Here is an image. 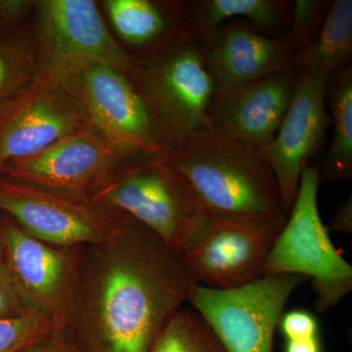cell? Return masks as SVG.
<instances>
[{"label":"cell","mask_w":352,"mask_h":352,"mask_svg":"<svg viewBox=\"0 0 352 352\" xmlns=\"http://www.w3.org/2000/svg\"><path fill=\"white\" fill-rule=\"evenodd\" d=\"M0 210L36 239L62 248L106 244L131 219L90 197L6 177L0 178Z\"/></svg>","instance_id":"8"},{"label":"cell","mask_w":352,"mask_h":352,"mask_svg":"<svg viewBox=\"0 0 352 352\" xmlns=\"http://www.w3.org/2000/svg\"><path fill=\"white\" fill-rule=\"evenodd\" d=\"M88 129L87 116L69 90L38 75L0 104V168Z\"/></svg>","instance_id":"11"},{"label":"cell","mask_w":352,"mask_h":352,"mask_svg":"<svg viewBox=\"0 0 352 352\" xmlns=\"http://www.w3.org/2000/svg\"><path fill=\"white\" fill-rule=\"evenodd\" d=\"M287 215L245 217L207 212L193 239L179 254L198 286L229 289L263 276L264 265Z\"/></svg>","instance_id":"6"},{"label":"cell","mask_w":352,"mask_h":352,"mask_svg":"<svg viewBox=\"0 0 352 352\" xmlns=\"http://www.w3.org/2000/svg\"><path fill=\"white\" fill-rule=\"evenodd\" d=\"M326 103L332 113L333 135L320 168L319 182L352 178V68L329 76Z\"/></svg>","instance_id":"19"},{"label":"cell","mask_w":352,"mask_h":352,"mask_svg":"<svg viewBox=\"0 0 352 352\" xmlns=\"http://www.w3.org/2000/svg\"><path fill=\"white\" fill-rule=\"evenodd\" d=\"M19 352H87L65 333V329L25 347Z\"/></svg>","instance_id":"27"},{"label":"cell","mask_w":352,"mask_h":352,"mask_svg":"<svg viewBox=\"0 0 352 352\" xmlns=\"http://www.w3.org/2000/svg\"><path fill=\"white\" fill-rule=\"evenodd\" d=\"M3 258H4L3 239H2V232H0V261H3Z\"/></svg>","instance_id":"31"},{"label":"cell","mask_w":352,"mask_h":352,"mask_svg":"<svg viewBox=\"0 0 352 352\" xmlns=\"http://www.w3.org/2000/svg\"><path fill=\"white\" fill-rule=\"evenodd\" d=\"M30 3L29 1H0V21L6 25L13 24L24 15Z\"/></svg>","instance_id":"29"},{"label":"cell","mask_w":352,"mask_h":352,"mask_svg":"<svg viewBox=\"0 0 352 352\" xmlns=\"http://www.w3.org/2000/svg\"><path fill=\"white\" fill-rule=\"evenodd\" d=\"M292 1L284 0H198L188 1L190 34L205 45L220 25L244 18L264 31L286 36Z\"/></svg>","instance_id":"18"},{"label":"cell","mask_w":352,"mask_h":352,"mask_svg":"<svg viewBox=\"0 0 352 352\" xmlns=\"http://www.w3.org/2000/svg\"><path fill=\"white\" fill-rule=\"evenodd\" d=\"M210 212L285 214L275 176L256 146L208 122L161 157Z\"/></svg>","instance_id":"2"},{"label":"cell","mask_w":352,"mask_h":352,"mask_svg":"<svg viewBox=\"0 0 352 352\" xmlns=\"http://www.w3.org/2000/svg\"><path fill=\"white\" fill-rule=\"evenodd\" d=\"M296 76L289 69L217 92L208 122L256 147L267 145L288 111Z\"/></svg>","instance_id":"15"},{"label":"cell","mask_w":352,"mask_h":352,"mask_svg":"<svg viewBox=\"0 0 352 352\" xmlns=\"http://www.w3.org/2000/svg\"><path fill=\"white\" fill-rule=\"evenodd\" d=\"M285 352H322L321 342L319 337L287 340Z\"/></svg>","instance_id":"30"},{"label":"cell","mask_w":352,"mask_h":352,"mask_svg":"<svg viewBox=\"0 0 352 352\" xmlns=\"http://www.w3.org/2000/svg\"><path fill=\"white\" fill-rule=\"evenodd\" d=\"M319 184L318 168L308 164L286 223L264 265L263 276L296 274L311 280L315 308L324 315L351 293L352 267L336 249L322 222Z\"/></svg>","instance_id":"5"},{"label":"cell","mask_w":352,"mask_h":352,"mask_svg":"<svg viewBox=\"0 0 352 352\" xmlns=\"http://www.w3.org/2000/svg\"><path fill=\"white\" fill-rule=\"evenodd\" d=\"M60 85L76 97L92 131L118 151L135 157L170 151L166 136L126 74L90 65Z\"/></svg>","instance_id":"9"},{"label":"cell","mask_w":352,"mask_h":352,"mask_svg":"<svg viewBox=\"0 0 352 352\" xmlns=\"http://www.w3.org/2000/svg\"><path fill=\"white\" fill-rule=\"evenodd\" d=\"M108 144L91 129L60 139L43 151L0 168L9 179L76 195L88 196L112 173L139 160Z\"/></svg>","instance_id":"12"},{"label":"cell","mask_w":352,"mask_h":352,"mask_svg":"<svg viewBox=\"0 0 352 352\" xmlns=\"http://www.w3.org/2000/svg\"><path fill=\"white\" fill-rule=\"evenodd\" d=\"M279 328L287 340L309 339L319 336L318 321L307 310L286 312L280 320Z\"/></svg>","instance_id":"26"},{"label":"cell","mask_w":352,"mask_h":352,"mask_svg":"<svg viewBox=\"0 0 352 352\" xmlns=\"http://www.w3.org/2000/svg\"><path fill=\"white\" fill-rule=\"evenodd\" d=\"M328 232L352 233V197L346 199L338 208L333 219L328 226Z\"/></svg>","instance_id":"28"},{"label":"cell","mask_w":352,"mask_h":352,"mask_svg":"<svg viewBox=\"0 0 352 352\" xmlns=\"http://www.w3.org/2000/svg\"><path fill=\"white\" fill-rule=\"evenodd\" d=\"M204 48L217 92L293 69L295 56L285 38H270L239 23L220 25Z\"/></svg>","instance_id":"16"},{"label":"cell","mask_w":352,"mask_h":352,"mask_svg":"<svg viewBox=\"0 0 352 352\" xmlns=\"http://www.w3.org/2000/svg\"><path fill=\"white\" fill-rule=\"evenodd\" d=\"M149 352H227L196 310L180 309L166 322Z\"/></svg>","instance_id":"21"},{"label":"cell","mask_w":352,"mask_h":352,"mask_svg":"<svg viewBox=\"0 0 352 352\" xmlns=\"http://www.w3.org/2000/svg\"><path fill=\"white\" fill-rule=\"evenodd\" d=\"M67 322L41 311L0 319V352H19L25 347L61 331Z\"/></svg>","instance_id":"23"},{"label":"cell","mask_w":352,"mask_h":352,"mask_svg":"<svg viewBox=\"0 0 352 352\" xmlns=\"http://www.w3.org/2000/svg\"><path fill=\"white\" fill-rule=\"evenodd\" d=\"M32 311L38 310L23 293L4 261H0V319L14 318Z\"/></svg>","instance_id":"25"},{"label":"cell","mask_w":352,"mask_h":352,"mask_svg":"<svg viewBox=\"0 0 352 352\" xmlns=\"http://www.w3.org/2000/svg\"><path fill=\"white\" fill-rule=\"evenodd\" d=\"M351 57L352 1L335 0L314 43L295 53L293 69H314L330 76L349 66Z\"/></svg>","instance_id":"20"},{"label":"cell","mask_w":352,"mask_h":352,"mask_svg":"<svg viewBox=\"0 0 352 352\" xmlns=\"http://www.w3.org/2000/svg\"><path fill=\"white\" fill-rule=\"evenodd\" d=\"M328 78L314 69L296 71L288 111L274 138L259 148L278 183L286 215L295 203L302 170L321 147L330 122L326 111Z\"/></svg>","instance_id":"13"},{"label":"cell","mask_w":352,"mask_h":352,"mask_svg":"<svg viewBox=\"0 0 352 352\" xmlns=\"http://www.w3.org/2000/svg\"><path fill=\"white\" fill-rule=\"evenodd\" d=\"M38 75L34 43L17 32L0 31V104Z\"/></svg>","instance_id":"22"},{"label":"cell","mask_w":352,"mask_h":352,"mask_svg":"<svg viewBox=\"0 0 352 352\" xmlns=\"http://www.w3.org/2000/svg\"><path fill=\"white\" fill-rule=\"evenodd\" d=\"M85 300L87 352H149L196 284L179 256L131 219L102 245Z\"/></svg>","instance_id":"1"},{"label":"cell","mask_w":352,"mask_h":352,"mask_svg":"<svg viewBox=\"0 0 352 352\" xmlns=\"http://www.w3.org/2000/svg\"><path fill=\"white\" fill-rule=\"evenodd\" d=\"M330 0H295L292 1L291 17L285 41L294 53L314 43L325 24Z\"/></svg>","instance_id":"24"},{"label":"cell","mask_w":352,"mask_h":352,"mask_svg":"<svg viewBox=\"0 0 352 352\" xmlns=\"http://www.w3.org/2000/svg\"><path fill=\"white\" fill-rule=\"evenodd\" d=\"M307 278L265 275L229 289L196 285L189 302L219 338L227 352H273L275 332L292 294Z\"/></svg>","instance_id":"10"},{"label":"cell","mask_w":352,"mask_h":352,"mask_svg":"<svg viewBox=\"0 0 352 352\" xmlns=\"http://www.w3.org/2000/svg\"><path fill=\"white\" fill-rule=\"evenodd\" d=\"M1 232L4 263L28 300L38 311L68 321L76 281L73 249L41 242L14 221Z\"/></svg>","instance_id":"14"},{"label":"cell","mask_w":352,"mask_h":352,"mask_svg":"<svg viewBox=\"0 0 352 352\" xmlns=\"http://www.w3.org/2000/svg\"><path fill=\"white\" fill-rule=\"evenodd\" d=\"M161 157L129 164L100 185L90 198L129 215L179 256L200 229L208 210Z\"/></svg>","instance_id":"4"},{"label":"cell","mask_w":352,"mask_h":352,"mask_svg":"<svg viewBox=\"0 0 352 352\" xmlns=\"http://www.w3.org/2000/svg\"><path fill=\"white\" fill-rule=\"evenodd\" d=\"M34 45L39 75L58 83L90 65L129 76L139 60L111 36L91 0L38 1Z\"/></svg>","instance_id":"7"},{"label":"cell","mask_w":352,"mask_h":352,"mask_svg":"<svg viewBox=\"0 0 352 352\" xmlns=\"http://www.w3.org/2000/svg\"><path fill=\"white\" fill-rule=\"evenodd\" d=\"M134 87L162 129L170 151L208 122L217 88L203 43L188 34L154 56L139 59L131 75Z\"/></svg>","instance_id":"3"},{"label":"cell","mask_w":352,"mask_h":352,"mask_svg":"<svg viewBox=\"0 0 352 352\" xmlns=\"http://www.w3.org/2000/svg\"><path fill=\"white\" fill-rule=\"evenodd\" d=\"M106 8L124 43L154 56L190 34L188 1L108 0Z\"/></svg>","instance_id":"17"}]
</instances>
